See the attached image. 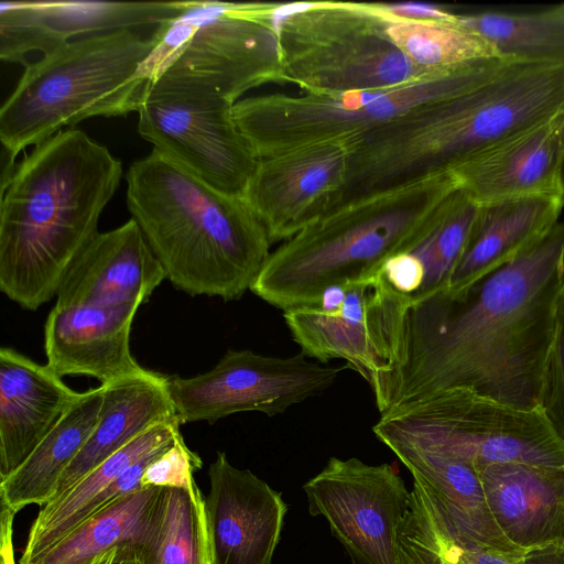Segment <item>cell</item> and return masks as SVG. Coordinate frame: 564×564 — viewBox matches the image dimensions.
<instances>
[{
  "mask_svg": "<svg viewBox=\"0 0 564 564\" xmlns=\"http://www.w3.org/2000/svg\"><path fill=\"white\" fill-rule=\"evenodd\" d=\"M347 165L341 143L259 160L243 198L271 243L289 240L328 210L345 184Z\"/></svg>",
  "mask_w": 564,
  "mask_h": 564,
  "instance_id": "15",
  "label": "cell"
},
{
  "mask_svg": "<svg viewBox=\"0 0 564 564\" xmlns=\"http://www.w3.org/2000/svg\"><path fill=\"white\" fill-rule=\"evenodd\" d=\"M398 440L474 465L564 466V442L541 408L519 409L466 389H449L395 406L372 426Z\"/></svg>",
  "mask_w": 564,
  "mask_h": 564,
  "instance_id": "10",
  "label": "cell"
},
{
  "mask_svg": "<svg viewBox=\"0 0 564 564\" xmlns=\"http://www.w3.org/2000/svg\"><path fill=\"white\" fill-rule=\"evenodd\" d=\"M303 489L354 564H398L397 538L410 492L389 464L332 457Z\"/></svg>",
  "mask_w": 564,
  "mask_h": 564,
  "instance_id": "14",
  "label": "cell"
},
{
  "mask_svg": "<svg viewBox=\"0 0 564 564\" xmlns=\"http://www.w3.org/2000/svg\"><path fill=\"white\" fill-rule=\"evenodd\" d=\"M140 306L72 305L50 311L44 326L47 366L58 376H87L108 384L141 373L130 350Z\"/></svg>",
  "mask_w": 564,
  "mask_h": 564,
  "instance_id": "20",
  "label": "cell"
},
{
  "mask_svg": "<svg viewBox=\"0 0 564 564\" xmlns=\"http://www.w3.org/2000/svg\"><path fill=\"white\" fill-rule=\"evenodd\" d=\"M166 279L138 224L98 232L80 250L65 272L56 293V306H141Z\"/></svg>",
  "mask_w": 564,
  "mask_h": 564,
  "instance_id": "19",
  "label": "cell"
},
{
  "mask_svg": "<svg viewBox=\"0 0 564 564\" xmlns=\"http://www.w3.org/2000/svg\"><path fill=\"white\" fill-rule=\"evenodd\" d=\"M202 465L200 457L187 447L181 435L148 465L140 480L141 488H191L196 485L194 473Z\"/></svg>",
  "mask_w": 564,
  "mask_h": 564,
  "instance_id": "33",
  "label": "cell"
},
{
  "mask_svg": "<svg viewBox=\"0 0 564 564\" xmlns=\"http://www.w3.org/2000/svg\"><path fill=\"white\" fill-rule=\"evenodd\" d=\"M564 282V223L467 289L411 303L395 359L371 389L380 414L449 389L541 408Z\"/></svg>",
  "mask_w": 564,
  "mask_h": 564,
  "instance_id": "1",
  "label": "cell"
},
{
  "mask_svg": "<svg viewBox=\"0 0 564 564\" xmlns=\"http://www.w3.org/2000/svg\"><path fill=\"white\" fill-rule=\"evenodd\" d=\"M102 386L105 397L99 421L63 473L51 500L63 495L143 432L176 416L169 391V377L159 372L145 369Z\"/></svg>",
  "mask_w": 564,
  "mask_h": 564,
  "instance_id": "24",
  "label": "cell"
},
{
  "mask_svg": "<svg viewBox=\"0 0 564 564\" xmlns=\"http://www.w3.org/2000/svg\"><path fill=\"white\" fill-rule=\"evenodd\" d=\"M349 369L327 366L299 352L264 356L228 349L213 369L191 378L169 377V391L180 424L207 422L241 412L268 416L329 389Z\"/></svg>",
  "mask_w": 564,
  "mask_h": 564,
  "instance_id": "12",
  "label": "cell"
},
{
  "mask_svg": "<svg viewBox=\"0 0 564 564\" xmlns=\"http://www.w3.org/2000/svg\"><path fill=\"white\" fill-rule=\"evenodd\" d=\"M177 416L162 421L104 460L59 497L43 505L34 519L19 564H26L90 517L96 498L144 456L171 446L180 436Z\"/></svg>",
  "mask_w": 564,
  "mask_h": 564,
  "instance_id": "26",
  "label": "cell"
},
{
  "mask_svg": "<svg viewBox=\"0 0 564 564\" xmlns=\"http://www.w3.org/2000/svg\"><path fill=\"white\" fill-rule=\"evenodd\" d=\"M383 443L422 485L446 534L459 544L505 553L514 547L497 525L489 509L479 470L453 456L412 443Z\"/></svg>",
  "mask_w": 564,
  "mask_h": 564,
  "instance_id": "21",
  "label": "cell"
},
{
  "mask_svg": "<svg viewBox=\"0 0 564 564\" xmlns=\"http://www.w3.org/2000/svg\"><path fill=\"white\" fill-rule=\"evenodd\" d=\"M381 8L388 36L417 66L446 72L499 56L457 14L444 19H411L389 12L382 3Z\"/></svg>",
  "mask_w": 564,
  "mask_h": 564,
  "instance_id": "30",
  "label": "cell"
},
{
  "mask_svg": "<svg viewBox=\"0 0 564 564\" xmlns=\"http://www.w3.org/2000/svg\"><path fill=\"white\" fill-rule=\"evenodd\" d=\"M90 564H143L138 544L116 545L91 561Z\"/></svg>",
  "mask_w": 564,
  "mask_h": 564,
  "instance_id": "37",
  "label": "cell"
},
{
  "mask_svg": "<svg viewBox=\"0 0 564 564\" xmlns=\"http://www.w3.org/2000/svg\"><path fill=\"white\" fill-rule=\"evenodd\" d=\"M477 212L478 205L459 188L448 197L434 230L411 252L423 270L422 286L411 297V303L446 290L467 246Z\"/></svg>",
  "mask_w": 564,
  "mask_h": 564,
  "instance_id": "32",
  "label": "cell"
},
{
  "mask_svg": "<svg viewBox=\"0 0 564 564\" xmlns=\"http://www.w3.org/2000/svg\"><path fill=\"white\" fill-rule=\"evenodd\" d=\"M513 62L497 56L380 90L245 97L234 105L232 117L259 160L324 143L344 144L423 102L473 89Z\"/></svg>",
  "mask_w": 564,
  "mask_h": 564,
  "instance_id": "9",
  "label": "cell"
},
{
  "mask_svg": "<svg viewBox=\"0 0 564 564\" xmlns=\"http://www.w3.org/2000/svg\"><path fill=\"white\" fill-rule=\"evenodd\" d=\"M562 197H529L478 205L470 237L446 290L459 292L510 262L557 223Z\"/></svg>",
  "mask_w": 564,
  "mask_h": 564,
  "instance_id": "25",
  "label": "cell"
},
{
  "mask_svg": "<svg viewBox=\"0 0 564 564\" xmlns=\"http://www.w3.org/2000/svg\"><path fill=\"white\" fill-rule=\"evenodd\" d=\"M523 564H564V543L525 551Z\"/></svg>",
  "mask_w": 564,
  "mask_h": 564,
  "instance_id": "38",
  "label": "cell"
},
{
  "mask_svg": "<svg viewBox=\"0 0 564 564\" xmlns=\"http://www.w3.org/2000/svg\"><path fill=\"white\" fill-rule=\"evenodd\" d=\"M278 6L182 1L180 12L150 36L147 80L213 91L234 105L256 87L282 84Z\"/></svg>",
  "mask_w": 564,
  "mask_h": 564,
  "instance_id": "8",
  "label": "cell"
},
{
  "mask_svg": "<svg viewBox=\"0 0 564 564\" xmlns=\"http://www.w3.org/2000/svg\"><path fill=\"white\" fill-rule=\"evenodd\" d=\"M410 303L379 273L345 284L336 306L291 308L283 318L306 357L321 364L341 359L372 389L395 359Z\"/></svg>",
  "mask_w": 564,
  "mask_h": 564,
  "instance_id": "13",
  "label": "cell"
},
{
  "mask_svg": "<svg viewBox=\"0 0 564 564\" xmlns=\"http://www.w3.org/2000/svg\"><path fill=\"white\" fill-rule=\"evenodd\" d=\"M274 19L281 83L304 93L380 90L449 72L410 61L388 36L381 3H279Z\"/></svg>",
  "mask_w": 564,
  "mask_h": 564,
  "instance_id": "7",
  "label": "cell"
},
{
  "mask_svg": "<svg viewBox=\"0 0 564 564\" xmlns=\"http://www.w3.org/2000/svg\"><path fill=\"white\" fill-rule=\"evenodd\" d=\"M160 491L139 489L116 500L26 564H90L116 545L141 544Z\"/></svg>",
  "mask_w": 564,
  "mask_h": 564,
  "instance_id": "29",
  "label": "cell"
},
{
  "mask_svg": "<svg viewBox=\"0 0 564 564\" xmlns=\"http://www.w3.org/2000/svg\"><path fill=\"white\" fill-rule=\"evenodd\" d=\"M562 134L555 116L474 153L448 172L477 205L562 197Z\"/></svg>",
  "mask_w": 564,
  "mask_h": 564,
  "instance_id": "18",
  "label": "cell"
},
{
  "mask_svg": "<svg viewBox=\"0 0 564 564\" xmlns=\"http://www.w3.org/2000/svg\"><path fill=\"white\" fill-rule=\"evenodd\" d=\"M384 7L389 12L395 15L411 19H444L453 14L438 7L421 3L409 2L398 4H384Z\"/></svg>",
  "mask_w": 564,
  "mask_h": 564,
  "instance_id": "36",
  "label": "cell"
},
{
  "mask_svg": "<svg viewBox=\"0 0 564 564\" xmlns=\"http://www.w3.org/2000/svg\"><path fill=\"white\" fill-rule=\"evenodd\" d=\"M232 107L213 91L148 82L137 111L138 132L200 181L243 197L259 159L238 130Z\"/></svg>",
  "mask_w": 564,
  "mask_h": 564,
  "instance_id": "11",
  "label": "cell"
},
{
  "mask_svg": "<svg viewBox=\"0 0 564 564\" xmlns=\"http://www.w3.org/2000/svg\"><path fill=\"white\" fill-rule=\"evenodd\" d=\"M564 65L511 63L467 91L423 102L357 138L351 165L368 191L448 172L468 156L557 113Z\"/></svg>",
  "mask_w": 564,
  "mask_h": 564,
  "instance_id": "4",
  "label": "cell"
},
{
  "mask_svg": "<svg viewBox=\"0 0 564 564\" xmlns=\"http://www.w3.org/2000/svg\"><path fill=\"white\" fill-rule=\"evenodd\" d=\"M122 164L78 129L34 145L2 181L0 290L24 310L56 296L122 177Z\"/></svg>",
  "mask_w": 564,
  "mask_h": 564,
  "instance_id": "2",
  "label": "cell"
},
{
  "mask_svg": "<svg viewBox=\"0 0 564 564\" xmlns=\"http://www.w3.org/2000/svg\"><path fill=\"white\" fill-rule=\"evenodd\" d=\"M80 394L47 365L0 349V479L29 457Z\"/></svg>",
  "mask_w": 564,
  "mask_h": 564,
  "instance_id": "22",
  "label": "cell"
},
{
  "mask_svg": "<svg viewBox=\"0 0 564 564\" xmlns=\"http://www.w3.org/2000/svg\"><path fill=\"white\" fill-rule=\"evenodd\" d=\"M204 497L210 564H271L286 514L281 495L217 452Z\"/></svg>",
  "mask_w": 564,
  "mask_h": 564,
  "instance_id": "16",
  "label": "cell"
},
{
  "mask_svg": "<svg viewBox=\"0 0 564 564\" xmlns=\"http://www.w3.org/2000/svg\"><path fill=\"white\" fill-rule=\"evenodd\" d=\"M105 387L82 392L29 457L0 479V501L14 512L29 505L43 506L54 496L58 481L97 425Z\"/></svg>",
  "mask_w": 564,
  "mask_h": 564,
  "instance_id": "27",
  "label": "cell"
},
{
  "mask_svg": "<svg viewBox=\"0 0 564 564\" xmlns=\"http://www.w3.org/2000/svg\"><path fill=\"white\" fill-rule=\"evenodd\" d=\"M541 409L564 442V282L557 303L555 338L545 375Z\"/></svg>",
  "mask_w": 564,
  "mask_h": 564,
  "instance_id": "34",
  "label": "cell"
},
{
  "mask_svg": "<svg viewBox=\"0 0 564 564\" xmlns=\"http://www.w3.org/2000/svg\"><path fill=\"white\" fill-rule=\"evenodd\" d=\"M556 117L560 121L561 126V134H562V156H561V192H562V198L564 200V102L562 104L560 110L556 113Z\"/></svg>",
  "mask_w": 564,
  "mask_h": 564,
  "instance_id": "39",
  "label": "cell"
},
{
  "mask_svg": "<svg viewBox=\"0 0 564 564\" xmlns=\"http://www.w3.org/2000/svg\"><path fill=\"white\" fill-rule=\"evenodd\" d=\"M478 470L491 514L514 547L564 543V466L507 463Z\"/></svg>",
  "mask_w": 564,
  "mask_h": 564,
  "instance_id": "23",
  "label": "cell"
},
{
  "mask_svg": "<svg viewBox=\"0 0 564 564\" xmlns=\"http://www.w3.org/2000/svg\"><path fill=\"white\" fill-rule=\"evenodd\" d=\"M127 205L173 286L239 300L270 254L269 236L242 196L223 193L156 150L126 173Z\"/></svg>",
  "mask_w": 564,
  "mask_h": 564,
  "instance_id": "3",
  "label": "cell"
},
{
  "mask_svg": "<svg viewBox=\"0 0 564 564\" xmlns=\"http://www.w3.org/2000/svg\"><path fill=\"white\" fill-rule=\"evenodd\" d=\"M456 188L438 172L339 203L272 251L250 291L283 312L317 306L327 289L377 275L419 248Z\"/></svg>",
  "mask_w": 564,
  "mask_h": 564,
  "instance_id": "5",
  "label": "cell"
},
{
  "mask_svg": "<svg viewBox=\"0 0 564 564\" xmlns=\"http://www.w3.org/2000/svg\"><path fill=\"white\" fill-rule=\"evenodd\" d=\"M381 274L398 292L411 300L423 283V270L419 260L412 253H401L388 260Z\"/></svg>",
  "mask_w": 564,
  "mask_h": 564,
  "instance_id": "35",
  "label": "cell"
},
{
  "mask_svg": "<svg viewBox=\"0 0 564 564\" xmlns=\"http://www.w3.org/2000/svg\"><path fill=\"white\" fill-rule=\"evenodd\" d=\"M181 2L1 1L0 57L25 67L28 54L46 55L76 36L156 26Z\"/></svg>",
  "mask_w": 564,
  "mask_h": 564,
  "instance_id": "17",
  "label": "cell"
},
{
  "mask_svg": "<svg viewBox=\"0 0 564 564\" xmlns=\"http://www.w3.org/2000/svg\"><path fill=\"white\" fill-rule=\"evenodd\" d=\"M458 17L501 57L564 65V4L529 13L485 11Z\"/></svg>",
  "mask_w": 564,
  "mask_h": 564,
  "instance_id": "31",
  "label": "cell"
},
{
  "mask_svg": "<svg viewBox=\"0 0 564 564\" xmlns=\"http://www.w3.org/2000/svg\"><path fill=\"white\" fill-rule=\"evenodd\" d=\"M151 37L134 30L67 42L29 63L0 110V141L14 166L17 155L64 128L91 117L138 111L147 78Z\"/></svg>",
  "mask_w": 564,
  "mask_h": 564,
  "instance_id": "6",
  "label": "cell"
},
{
  "mask_svg": "<svg viewBox=\"0 0 564 564\" xmlns=\"http://www.w3.org/2000/svg\"><path fill=\"white\" fill-rule=\"evenodd\" d=\"M138 549L143 564H210L205 503L197 485L161 488Z\"/></svg>",
  "mask_w": 564,
  "mask_h": 564,
  "instance_id": "28",
  "label": "cell"
}]
</instances>
